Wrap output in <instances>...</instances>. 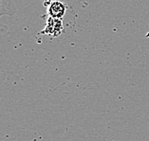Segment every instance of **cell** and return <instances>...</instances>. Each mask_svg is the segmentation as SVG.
Segmentation results:
<instances>
[{
  "label": "cell",
  "instance_id": "1",
  "mask_svg": "<svg viewBox=\"0 0 149 141\" xmlns=\"http://www.w3.org/2000/svg\"><path fill=\"white\" fill-rule=\"evenodd\" d=\"M64 31V26L62 19L59 18H53L49 17L47 20V24L45 28L41 31V34L49 35L52 37H58L62 34V32Z\"/></svg>",
  "mask_w": 149,
  "mask_h": 141
},
{
  "label": "cell",
  "instance_id": "2",
  "mask_svg": "<svg viewBox=\"0 0 149 141\" xmlns=\"http://www.w3.org/2000/svg\"><path fill=\"white\" fill-rule=\"evenodd\" d=\"M16 13V9L13 0H0V17L13 16ZM7 31V27L0 24V35Z\"/></svg>",
  "mask_w": 149,
  "mask_h": 141
},
{
  "label": "cell",
  "instance_id": "3",
  "mask_svg": "<svg viewBox=\"0 0 149 141\" xmlns=\"http://www.w3.org/2000/svg\"><path fill=\"white\" fill-rule=\"evenodd\" d=\"M47 9H48V14L49 17L62 19L65 13H66L67 5L62 1H59V0H52L47 6Z\"/></svg>",
  "mask_w": 149,
  "mask_h": 141
}]
</instances>
